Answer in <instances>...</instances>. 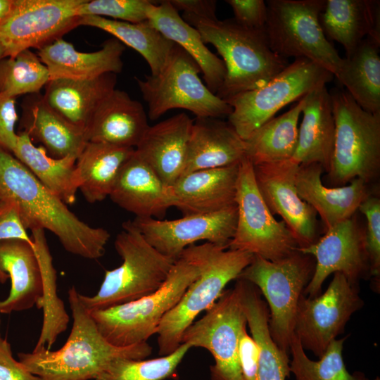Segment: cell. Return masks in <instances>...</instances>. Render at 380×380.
I'll use <instances>...</instances> for the list:
<instances>
[{"instance_id": "obj_39", "label": "cell", "mask_w": 380, "mask_h": 380, "mask_svg": "<svg viewBox=\"0 0 380 380\" xmlns=\"http://www.w3.org/2000/svg\"><path fill=\"white\" fill-rule=\"evenodd\" d=\"M348 336L333 340L319 360L310 359L299 339L293 334L290 353V371L296 380H369L360 371L350 373L343 358V345Z\"/></svg>"}, {"instance_id": "obj_22", "label": "cell", "mask_w": 380, "mask_h": 380, "mask_svg": "<svg viewBox=\"0 0 380 380\" xmlns=\"http://www.w3.org/2000/svg\"><path fill=\"white\" fill-rule=\"evenodd\" d=\"M124 44L115 38L103 42L101 49L81 52L61 39L38 49L37 56L46 66L51 80H90L122 71Z\"/></svg>"}, {"instance_id": "obj_15", "label": "cell", "mask_w": 380, "mask_h": 380, "mask_svg": "<svg viewBox=\"0 0 380 380\" xmlns=\"http://www.w3.org/2000/svg\"><path fill=\"white\" fill-rule=\"evenodd\" d=\"M84 0H13L0 21V42L5 57L39 49L78 26V7Z\"/></svg>"}, {"instance_id": "obj_36", "label": "cell", "mask_w": 380, "mask_h": 380, "mask_svg": "<svg viewBox=\"0 0 380 380\" xmlns=\"http://www.w3.org/2000/svg\"><path fill=\"white\" fill-rule=\"evenodd\" d=\"M36 178L66 204L76 200L78 185L75 172L77 158L67 156L54 158L46 154L43 146H35L28 134H18L16 145L12 152Z\"/></svg>"}, {"instance_id": "obj_31", "label": "cell", "mask_w": 380, "mask_h": 380, "mask_svg": "<svg viewBox=\"0 0 380 380\" xmlns=\"http://www.w3.org/2000/svg\"><path fill=\"white\" fill-rule=\"evenodd\" d=\"M117 76L106 73L90 80H51L43 98L68 122L85 128L101 102L115 89Z\"/></svg>"}, {"instance_id": "obj_48", "label": "cell", "mask_w": 380, "mask_h": 380, "mask_svg": "<svg viewBox=\"0 0 380 380\" xmlns=\"http://www.w3.org/2000/svg\"><path fill=\"white\" fill-rule=\"evenodd\" d=\"M239 358L243 380H255L259 348L255 341L247 333L246 327L242 330L240 336Z\"/></svg>"}, {"instance_id": "obj_34", "label": "cell", "mask_w": 380, "mask_h": 380, "mask_svg": "<svg viewBox=\"0 0 380 380\" xmlns=\"http://www.w3.org/2000/svg\"><path fill=\"white\" fill-rule=\"evenodd\" d=\"M380 42L366 37L334 76L363 110L380 114Z\"/></svg>"}, {"instance_id": "obj_10", "label": "cell", "mask_w": 380, "mask_h": 380, "mask_svg": "<svg viewBox=\"0 0 380 380\" xmlns=\"http://www.w3.org/2000/svg\"><path fill=\"white\" fill-rule=\"evenodd\" d=\"M200 72L194 60L175 44L159 74L136 77L149 118L157 120L175 108L191 111L196 118L228 117L232 108L206 87Z\"/></svg>"}, {"instance_id": "obj_45", "label": "cell", "mask_w": 380, "mask_h": 380, "mask_svg": "<svg viewBox=\"0 0 380 380\" xmlns=\"http://www.w3.org/2000/svg\"><path fill=\"white\" fill-rule=\"evenodd\" d=\"M9 239H19L34 244L16 206L10 201L0 199V241Z\"/></svg>"}, {"instance_id": "obj_2", "label": "cell", "mask_w": 380, "mask_h": 380, "mask_svg": "<svg viewBox=\"0 0 380 380\" xmlns=\"http://www.w3.org/2000/svg\"><path fill=\"white\" fill-rule=\"evenodd\" d=\"M68 301L73 323L65 343L54 351L42 346L18 353L19 361L33 374L42 380L96 379L117 359L142 360L151 355L152 347L146 342L127 347L108 343L75 286L68 290Z\"/></svg>"}, {"instance_id": "obj_37", "label": "cell", "mask_w": 380, "mask_h": 380, "mask_svg": "<svg viewBox=\"0 0 380 380\" xmlns=\"http://www.w3.org/2000/svg\"><path fill=\"white\" fill-rule=\"evenodd\" d=\"M78 25L96 27L108 32L123 44L137 51L147 62L151 75L161 72L175 44L165 38L148 20L133 23L86 15L80 17Z\"/></svg>"}, {"instance_id": "obj_33", "label": "cell", "mask_w": 380, "mask_h": 380, "mask_svg": "<svg viewBox=\"0 0 380 380\" xmlns=\"http://www.w3.org/2000/svg\"><path fill=\"white\" fill-rule=\"evenodd\" d=\"M134 148L120 147L88 141L75 162L78 189L89 203H94L109 196Z\"/></svg>"}, {"instance_id": "obj_43", "label": "cell", "mask_w": 380, "mask_h": 380, "mask_svg": "<svg viewBox=\"0 0 380 380\" xmlns=\"http://www.w3.org/2000/svg\"><path fill=\"white\" fill-rule=\"evenodd\" d=\"M367 219L365 230L366 251L369 265L372 288L379 293L380 286V199L370 196L358 208Z\"/></svg>"}, {"instance_id": "obj_14", "label": "cell", "mask_w": 380, "mask_h": 380, "mask_svg": "<svg viewBox=\"0 0 380 380\" xmlns=\"http://www.w3.org/2000/svg\"><path fill=\"white\" fill-rule=\"evenodd\" d=\"M364 305L358 286L341 272L334 273L327 289L314 298L301 295L293 334L304 350L320 357L331 342L342 334L351 316Z\"/></svg>"}, {"instance_id": "obj_53", "label": "cell", "mask_w": 380, "mask_h": 380, "mask_svg": "<svg viewBox=\"0 0 380 380\" xmlns=\"http://www.w3.org/2000/svg\"><path fill=\"white\" fill-rule=\"evenodd\" d=\"M0 324H1V319H0ZM0 336H1V334H0Z\"/></svg>"}, {"instance_id": "obj_38", "label": "cell", "mask_w": 380, "mask_h": 380, "mask_svg": "<svg viewBox=\"0 0 380 380\" xmlns=\"http://www.w3.org/2000/svg\"><path fill=\"white\" fill-rule=\"evenodd\" d=\"M32 232L44 285V296L41 305L43 310V322L34 348L45 346L46 344V348L51 349L58 335L67 329L70 318L63 302L57 296L56 273L52 264V257L46 241L44 230L35 229L32 230Z\"/></svg>"}, {"instance_id": "obj_9", "label": "cell", "mask_w": 380, "mask_h": 380, "mask_svg": "<svg viewBox=\"0 0 380 380\" xmlns=\"http://www.w3.org/2000/svg\"><path fill=\"white\" fill-rule=\"evenodd\" d=\"M326 0H268L265 32L272 51L287 60L306 58L335 76L341 58L319 23Z\"/></svg>"}, {"instance_id": "obj_24", "label": "cell", "mask_w": 380, "mask_h": 380, "mask_svg": "<svg viewBox=\"0 0 380 380\" xmlns=\"http://www.w3.org/2000/svg\"><path fill=\"white\" fill-rule=\"evenodd\" d=\"M148 127L141 103L115 89L96 110L86 132L88 141L135 148Z\"/></svg>"}, {"instance_id": "obj_52", "label": "cell", "mask_w": 380, "mask_h": 380, "mask_svg": "<svg viewBox=\"0 0 380 380\" xmlns=\"http://www.w3.org/2000/svg\"><path fill=\"white\" fill-rule=\"evenodd\" d=\"M374 380H380L379 376H376Z\"/></svg>"}, {"instance_id": "obj_49", "label": "cell", "mask_w": 380, "mask_h": 380, "mask_svg": "<svg viewBox=\"0 0 380 380\" xmlns=\"http://www.w3.org/2000/svg\"><path fill=\"white\" fill-rule=\"evenodd\" d=\"M179 12L189 13L205 19H216L217 1L215 0H169Z\"/></svg>"}, {"instance_id": "obj_29", "label": "cell", "mask_w": 380, "mask_h": 380, "mask_svg": "<svg viewBox=\"0 0 380 380\" xmlns=\"http://www.w3.org/2000/svg\"><path fill=\"white\" fill-rule=\"evenodd\" d=\"M22 106L21 125L31 139L42 144L52 158H77L88 142L85 128L65 120L39 93L31 94Z\"/></svg>"}, {"instance_id": "obj_46", "label": "cell", "mask_w": 380, "mask_h": 380, "mask_svg": "<svg viewBox=\"0 0 380 380\" xmlns=\"http://www.w3.org/2000/svg\"><path fill=\"white\" fill-rule=\"evenodd\" d=\"M15 98L0 94V146L12 153L17 142Z\"/></svg>"}, {"instance_id": "obj_44", "label": "cell", "mask_w": 380, "mask_h": 380, "mask_svg": "<svg viewBox=\"0 0 380 380\" xmlns=\"http://www.w3.org/2000/svg\"><path fill=\"white\" fill-rule=\"evenodd\" d=\"M234 13V19L239 25L256 30L265 29L267 6L263 0H227Z\"/></svg>"}, {"instance_id": "obj_27", "label": "cell", "mask_w": 380, "mask_h": 380, "mask_svg": "<svg viewBox=\"0 0 380 380\" xmlns=\"http://www.w3.org/2000/svg\"><path fill=\"white\" fill-rule=\"evenodd\" d=\"M146 15L154 28L194 60L206 87L216 94L226 76L225 65L206 46L199 32L182 18L169 0L153 1L147 7Z\"/></svg>"}, {"instance_id": "obj_42", "label": "cell", "mask_w": 380, "mask_h": 380, "mask_svg": "<svg viewBox=\"0 0 380 380\" xmlns=\"http://www.w3.org/2000/svg\"><path fill=\"white\" fill-rule=\"evenodd\" d=\"M151 0H84L78 7V17L96 15L133 23L147 20L146 9Z\"/></svg>"}, {"instance_id": "obj_25", "label": "cell", "mask_w": 380, "mask_h": 380, "mask_svg": "<svg viewBox=\"0 0 380 380\" xmlns=\"http://www.w3.org/2000/svg\"><path fill=\"white\" fill-rule=\"evenodd\" d=\"M109 197L136 217H160L172 207L168 186L136 151L122 166Z\"/></svg>"}, {"instance_id": "obj_12", "label": "cell", "mask_w": 380, "mask_h": 380, "mask_svg": "<svg viewBox=\"0 0 380 380\" xmlns=\"http://www.w3.org/2000/svg\"><path fill=\"white\" fill-rule=\"evenodd\" d=\"M237 219L228 248L250 253L270 261L282 259L298 244L283 221H277L257 187L253 166L245 157L239 163L236 183Z\"/></svg>"}, {"instance_id": "obj_5", "label": "cell", "mask_w": 380, "mask_h": 380, "mask_svg": "<svg viewBox=\"0 0 380 380\" xmlns=\"http://www.w3.org/2000/svg\"><path fill=\"white\" fill-rule=\"evenodd\" d=\"M199 274V265L185 248L157 291L134 301L89 311L91 316L101 334L115 346L146 342Z\"/></svg>"}, {"instance_id": "obj_6", "label": "cell", "mask_w": 380, "mask_h": 380, "mask_svg": "<svg viewBox=\"0 0 380 380\" xmlns=\"http://www.w3.org/2000/svg\"><path fill=\"white\" fill-rule=\"evenodd\" d=\"M335 124L329 186L359 179L370 184L380 172V114L363 110L346 89L329 91Z\"/></svg>"}, {"instance_id": "obj_21", "label": "cell", "mask_w": 380, "mask_h": 380, "mask_svg": "<svg viewBox=\"0 0 380 380\" xmlns=\"http://www.w3.org/2000/svg\"><path fill=\"white\" fill-rule=\"evenodd\" d=\"M10 278L8 296L0 300V313L41 308L44 296L43 279L34 244L19 239L0 241V282Z\"/></svg>"}, {"instance_id": "obj_35", "label": "cell", "mask_w": 380, "mask_h": 380, "mask_svg": "<svg viewBox=\"0 0 380 380\" xmlns=\"http://www.w3.org/2000/svg\"><path fill=\"white\" fill-rule=\"evenodd\" d=\"M306 96L281 115L266 122L245 140L246 157L253 165L291 158L297 146L298 121Z\"/></svg>"}, {"instance_id": "obj_11", "label": "cell", "mask_w": 380, "mask_h": 380, "mask_svg": "<svg viewBox=\"0 0 380 380\" xmlns=\"http://www.w3.org/2000/svg\"><path fill=\"white\" fill-rule=\"evenodd\" d=\"M328 70L306 58H296L263 86L237 94L226 102L228 122L243 140L287 104L332 80Z\"/></svg>"}, {"instance_id": "obj_28", "label": "cell", "mask_w": 380, "mask_h": 380, "mask_svg": "<svg viewBox=\"0 0 380 380\" xmlns=\"http://www.w3.org/2000/svg\"><path fill=\"white\" fill-rule=\"evenodd\" d=\"M302 113L297 146L290 160L298 165L317 163L327 174L334 151L335 124L326 85L307 94Z\"/></svg>"}, {"instance_id": "obj_32", "label": "cell", "mask_w": 380, "mask_h": 380, "mask_svg": "<svg viewBox=\"0 0 380 380\" xmlns=\"http://www.w3.org/2000/svg\"><path fill=\"white\" fill-rule=\"evenodd\" d=\"M236 281L247 325L259 348L255 380H286L291 373L289 353L280 349L270 335L267 304L255 286L243 279Z\"/></svg>"}, {"instance_id": "obj_17", "label": "cell", "mask_w": 380, "mask_h": 380, "mask_svg": "<svg viewBox=\"0 0 380 380\" xmlns=\"http://www.w3.org/2000/svg\"><path fill=\"white\" fill-rule=\"evenodd\" d=\"M236 219L234 205L216 213L184 215L176 220L136 217L132 222L158 252L177 260L186 248L199 241L228 248Z\"/></svg>"}, {"instance_id": "obj_18", "label": "cell", "mask_w": 380, "mask_h": 380, "mask_svg": "<svg viewBox=\"0 0 380 380\" xmlns=\"http://www.w3.org/2000/svg\"><path fill=\"white\" fill-rule=\"evenodd\" d=\"M253 166L262 198L270 212L282 218L298 248L315 243L319 239L317 214L298 196L296 175L299 165L288 160Z\"/></svg>"}, {"instance_id": "obj_1", "label": "cell", "mask_w": 380, "mask_h": 380, "mask_svg": "<svg viewBox=\"0 0 380 380\" xmlns=\"http://www.w3.org/2000/svg\"><path fill=\"white\" fill-rule=\"evenodd\" d=\"M0 199L16 206L26 229L49 230L68 252L91 260L103 255L109 232L80 220L27 167L1 146Z\"/></svg>"}, {"instance_id": "obj_7", "label": "cell", "mask_w": 380, "mask_h": 380, "mask_svg": "<svg viewBox=\"0 0 380 380\" xmlns=\"http://www.w3.org/2000/svg\"><path fill=\"white\" fill-rule=\"evenodd\" d=\"M122 226L114 242L122 264L105 271L94 296L79 293L81 303L89 311L134 301L155 292L165 282L176 261L154 248L132 221H126Z\"/></svg>"}, {"instance_id": "obj_16", "label": "cell", "mask_w": 380, "mask_h": 380, "mask_svg": "<svg viewBox=\"0 0 380 380\" xmlns=\"http://www.w3.org/2000/svg\"><path fill=\"white\" fill-rule=\"evenodd\" d=\"M297 250L315 260L314 273L303 293L309 298L319 296L331 274L341 272L357 286L361 279L369 276L365 230L355 216L326 230L313 244Z\"/></svg>"}, {"instance_id": "obj_4", "label": "cell", "mask_w": 380, "mask_h": 380, "mask_svg": "<svg viewBox=\"0 0 380 380\" xmlns=\"http://www.w3.org/2000/svg\"><path fill=\"white\" fill-rule=\"evenodd\" d=\"M186 249L196 260L200 274L175 306L165 315L157 329L160 356L177 349L185 330L200 313L214 304L229 282L238 279L253 257L248 252L208 242L193 244Z\"/></svg>"}, {"instance_id": "obj_3", "label": "cell", "mask_w": 380, "mask_h": 380, "mask_svg": "<svg viewBox=\"0 0 380 380\" xmlns=\"http://www.w3.org/2000/svg\"><path fill=\"white\" fill-rule=\"evenodd\" d=\"M183 14L204 43L212 44L222 58L226 76L216 96L224 101L263 86L289 65L270 49L265 29L243 27L234 18L220 20Z\"/></svg>"}, {"instance_id": "obj_13", "label": "cell", "mask_w": 380, "mask_h": 380, "mask_svg": "<svg viewBox=\"0 0 380 380\" xmlns=\"http://www.w3.org/2000/svg\"><path fill=\"white\" fill-rule=\"evenodd\" d=\"M247 321L238 281L224 290L205 314L184 332L182 343L208 350L215 360L210 380H243L239 358V342Z\"/></svg>"}, {"instance_id": "obj_30", "label": "cell", "mask_w": 380, "mask_h": 380, "mask_svg": "<svg viewBox=\"0 0 380 380\" xmlns=\"http://www.w3.org/2000/svg\"><path fill=\"white\" fill-rule=\"evenodd\" d=\"M319 23L327 39L341 44L348 57L366 37L380 42V1L326 0Z\"/></svg>"}, {"instance_id": "obj_26", "label": "cell", "mask_w": 380, "mask_h": 380, "mask_svg": "<svg viewBox=\"0 0 380 380\" xmlns=\"http://www.w3.org/2000/svg\"><path fill=\"white\" fill-rule=\"evenodd\" d=\"M245 157V140L228 121L196 118L191 130L182 175L196 170L239 164Z\"/></svg>"}, {"instance_id": "obj_23", "label": "cell", "mask_w": 380, "mask_h": 380, "mask_svg": "<svg viewBox=\"0 0 380 380\" xmlns=\"http://www.w3.org/2000/svg\"><path fill=\"white\" fill-rule=\"evenodd\" d=\"M194 120L180 113L149 126L136 152L170 186L182 175Z\"/></svg>"}, {"instance_id": "obj_19", "label": "cell", "mask_w": 380, "mask_h": 380, "mask_svg": "<svg viewBox=\"0 0 380 380\" xmlns=\"http://www.w3.org/2000/svg\"><path fill=\"white\" fill-rule=\"evenodd\" d=\"M239 164L196 170L168 186L171 206L184 215L216 213L236 205Z\"/></svg>"}, {"instance_id": "obj_47", "label": "cell", "mask_w": 380, "mask_h": 380, "mask_svg": "<svg viewBox=\"0 0 380 380\" xmlns=\"http://www.w3.org/2000/svg\"><path fill=\"white\" fill-rule=\"evenodd\" d=\"M0 380H42L13 357L11 344L1 336Z\"/></svg>"}, {"instance_id": "obj_41", "label": "cell", "mask_w": 380, "mask_h": 380, "mask_svg": "<svg viewBox=\"0 0 380 380\" xmlns=\"http://www.w3.org/2000/svg\"><path fill=\"white\" fill-rule=\"evenodd\" d=\"M191 347L182 343L173 353L150 360L119 358L112 362L95 380H164L174 376Z\"/></svg>"}, {"instance_id": "obj_40", "label": "cell", "mask_w": 380, "mask_h": 380, "mask_svg": "<svg viewBox=\"0 0 380 380\" xmlns=\"http://www.w3.org/2000/svg\"><path fill=\"white\" fill-rule=\"evenodd\" d=\"M49 80L46 66L30 49L0 60V94L14 98L39 94Z\"/></svg>"}, {"instance_id": "obj_50", "label": "cell", "mask_w": 380, "mask_h": 380, "mask_svg": "<svg viewBox=\"0 0 380 380\" xmlns=\"http://www.w3.org/2000/svg\"><path fill=\"white\" fill-rule=\"evenodd\" d=\"M12 4L13 0H0V21L8 14Z\"/></svg>"}, {"instance_id": "obj_20", "label": "cell", "mask_w": 380, "mask_h": 380, "mask_svg": "<svg viewBox=\"0 0 380 380\" xmlns=\"http://www.w3.org/2000/svg\"><path fill=\"white\" fill-rule=\"evenodd\" d=\"M323 172L317 163L299 165L296 187L298 196L319 215L327 230L354 216L372 191L369 184L359 179L343 186H325L321 179Z\"/></svg>"}, {"instance_id": "obj_8", "label": "cell", "mask_w": 380, "mask_h": 380, "mask_svg": "<svg viewBox=\"0 0 380 380\" xmlns=\"http://www.w3.org/2000/svg\"><path fill=\"white\" fill-rule=\"evenodd\" d=\"M315 267V258L298 250L276 261L253 255L238 277L255 286L265 298L270 335L277 346L288 353L298 301Z\"/></svg>"}, {"instance_id": "obj_51", "label": "cell", "mask_w": 380, "mask_h": 380, "mask_svg": "<svg viewBox=\"0 0 380 380\" xmlns=\"http://www.w3.org/2000/svg\"><path fill=\"white\" fill-rule=\"evenodd\" d=\"M4 57H5V51H4V46L0 42V60Z\"/></svg>"}]
</instances>
